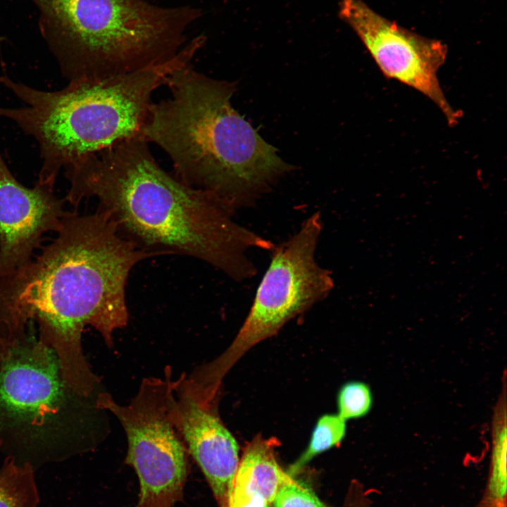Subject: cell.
<instances>
[{
	"instance_id": "1",
	"label": "cell",
	"mask_w": 507,
	"mask_h": 507,
	"mask_svg": "<svg viewBox=\"0 0 507 507\" xmlns=\"http://www.w3.org/2000/svg\"><path fill=\"white\" fill-rule=\"evenodd\" d=\"M54 241L25 266L0 279V344L27 333L54 352L66 384L92 397L99 379L82 347L84 328L97 330L108 345L129 320L126 286L139 262L153 257L125 239L101 211H67Z\"/></svg>"
},
{
	"instance_id": "2",
	"label": "cell",
	"mask_w": 507,
	"mask_h": 507,
	"mask_svg": "<svg viewBox=\"0 0 507 507\" xmlns=\"http://www.w3.org/2000/svg\"><path fill=\"white\" fill-rule=\"evenodd\" d=\"M65 200L76 209L96 198L97 209L135 247L151 254L204 261L230 278L253 277L249 249L271 251L270 240L236 223L233 211L214 194L189 186L157 163L138 135L64 168Z\"/></svg>"
},
{
	"instance_id": "3",
	"label": "cell",
	"mask_w": 507,
	"mask_h": 507,
	"mask_svg": "<svg viewBox=\"0 0 507 507\" xmlns=\"http://www.w3.org/2000/svg\"><path fill=\"white\" fill-rule=\"evenodd\" d=\"M165 86L170 96L151 103L142 135L165 152L182 182L235 211L292 170L232 106L234 82L212 78L189 63Z\"/></svg>"
},
{
	"instance_id": "4",
	"label": "cell",
	"mask_w": 507,
	"mask_h": 507,
	"mask_svg": "<svg viewBox=\"0 0 507 507\" xmlns=\"http://www.w3.org/2000/svg\"><path fill=\"white\" fill-rule=\"evenodd\" d=\"M196 54L187 44L163 62L107 78L71 81L56 91L38 89L1 75L0 84L24 106H0V117L35 139L42 160L36 183L54 187L61 169L142 135L154 93Z\"/></svg>"
},
{
	"instance_id": "5",
	"label": "cell",
	"mask_w": 507,
	"mask_h": 507,
	"mask_svg": "<svg viewBox=\"0 0 507 507\" xmlns=\"http://www.w3.org/2000/svg\"><path fill=\"white\" fill-rule=\"evenodd\" d=\"M35 1L68 82L127 74L170 58L200 15L191 6L163 8L144 0Z\"/></svg>"
},
{
	"instance_id": "6",
	"label": "cell",
	"mask_w": 507,
	"mask_h": 507,
	"mask_svg": "<svg viewBox=\"0 0 507 507\" xmlns=\"http://www.w3.org/2000/svg\"><path fill=\"white\" fill-rule=\"evenodd\" d=\"M90 399L66 384L54 351L26 333L0 361L2 447L68 445L83 434L87 409L96 406Z\"/></svg>"
},
{
	"instance_id": "7",
	"label": "cell",
	"mask_w": 507,
	"mask_h": 507,
	"mask_svg": "<svg viewBox=\"0 0 507 507\" xmlns=\"http://www.w3.org/2000/svg\"><path fill=\"white\" fill-rule=\"evenodd\" d=\"M322 229L320 214L314 213L296 234L275 246L270 265L235 339L221 356L198 368V376L206 386L219 388L224 376L247 351L275 334L331 292V273L315 259Z\"/></svg>"
},
{
	"instance_id": "8",
	"label": "cell",
	"mask_w": 507,
	"mask_h": 507,
	"mask_svg": "<svg viewBox=\"0 0 507 507\" xmlns=\"http://www.w3.org/2000/svg\"><path fill=\"white\" fill-rule=\"evenodd\" d=\"M165 380L146 378L128 405L100 393L96 406L111 412L126 434V462L139 479V507H170L180 495L186 476L185 452L175 423V386Z\"/></svg>"
},
{
	"instance_id": "9",
	"label": "cell",
	"mask_w": 507,
	"mask_h": 507,
	"mask_svg": "<svg viewBox=\"0 0 507 507\" xmlns=\"http://www.w3.org/2000/svg\"><path fill=\"white\" fill-rule=\"evenodd\" d=\"M339 16L354 30L387 77L429 98L450 126L458 123L461 113L449 104L437 77L447 56L445 44L399 25L363 0H341Z\"/></svg>"
},
{
	"instance_id": "10",
	"label": "cell",
	"mask_w": 507,
	"mask_h": 507,
	"mask_svg": "<svg viewBox=\"0 0 507 507\" xmlns=\"http://www.w3.org/2000/svg\"><path fill=\"white\" fill-rule=\"evenodd\" d=\"M65 201L54 187L22 184L0 151V279L30 263L46 233L59 231Z\"/></svg>"
},
{
	"instance_id": "11",
	"label": "cell",
	"mask_w": 507,
	"mask_h": 507,
	"mask_svg": "<svg viewBox=\"0 0 507 507\" xmlns=\"http://www.w3.org/2000/svg\"><path fill=\"white\" fill-rule=\"evenodd\" d=\"M175 423L205 475L220 507H228L239 463V445L215 413L214 402L199 399L184 377L174 382Z\"/></svg>"
},
{
	"instance_id": "12",
	"label": "cell",
	"mask_w": 507,
	"mask_h": 507,
	"mask_svg": "<svg viewBox=\"0 0 507 507\" xmlns=\"http://www.w3.org/2000/svg\"><path fill=\"white\" fill-rule=\"evenodd\" d=\"M276 439L257 435L246 446L232 484L273 502L279 488L292 477L278 465L274 449Z\"/></svg>"
},
{
	"instance_id": "13",
	"label": "cell",
	"mask_w": 507,
	"mask_h": 507,
	"mask_svg": "<svg viewBox=\"0 0 507 507\" xmlns=\"http://www.w3.org/2000/svg\"><path fill=\"white\" fill-rule=\"evenodd\" d=\"M2 442L0 440V450ZM39 501L30 462L8 456L0 468V507H36Z\"/></svg>"
},
{
	"instance_id": "14",
	"label": "cell",
	"mask_w": 507,
	"mask_h": 507,
	"mask_svg": "<svg viewBox=\"0 0 507 507\" xmlns=\"http://www.w3.org/2000/svg\"><path fill=\"white\" fill-rule=\"evenodd\" d=\"M489 478L484 495L477 507H506V420L495 427Z\"/></svg>"
},
{
	"instance_id": "15",
	"label": "cell",
	"mask_w": 507,
	"mask_h": 507,
	"mask_svg": "<svg viewBox=\"0 0 507 507\" xmlns=\"http://www.w3.org/2000/svg\"><path fill=\"white\" fill-rule=\"evenodd\" d=\"M346 432V420L338 414H325L317 421L309 444L287 473L296 476L315 456L339 444Z\"/></svg>"
},
{
	"instance_id": "16",
	"label": "cell",
	"mask_w": 507,
	"mask_h": 507,
	"mask_svg": "<svg viewBox=\"0 0 507 507\" xmlns=\"http://www.w3.org/2000/svg\"><path fill=\"white\" fill-rule=\"evenodd\" d=\"M373 393L362 382L353 381L342 385L337 394L338 415L344 420L366 415L372 408Z\"/></svg>"
},
{
	"instance_id": "17",
	"label": "cell",
	"mask_w": 507,
	"mask_h": 507,
	"mask_svg": "<svg viewBox=\"0 0 507 507\" xmlns=\"http://www.w3.org/2000/svg\"><path fill=\"white\" fill-rule=\"evenodd\" d=\"M273 502L275 507H324L310 489L293 477L279 488Z\"/></svg>"
},
{
	"instance_id": "18",
	"label": "cell",
	"mask_w": 507,
	"mask_h": 507,
	"mask_svg": "<svg viewBox=\"0 0 507 507\" xmlns=\"http://www.w3.org/2000/svg\"><path fill=\"white\" fill-rule=\"evenodd\" d=\"M268 504L263 499L232 484L228 507H268Z\"/></svg>"
},
{
	"instance_id": "19",
	"label": "cell",
	"mask_w": 507,
	"mask_h": 507,
	"mask_svg": "<svg viewBox=\"0 0 507 507\" xmlns=\"http://www.w3.org/2000/svg\"><path fill=\"white\" fill-rule=\"evenodd\" d=\"M7 347L0 344V361L3 358L5 353H6Z\"/></svg>"
}]
</instances>
